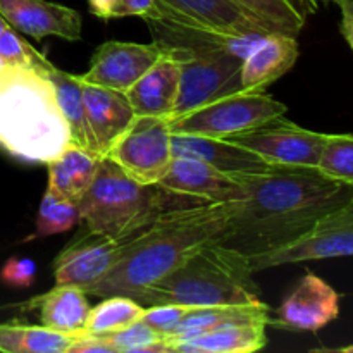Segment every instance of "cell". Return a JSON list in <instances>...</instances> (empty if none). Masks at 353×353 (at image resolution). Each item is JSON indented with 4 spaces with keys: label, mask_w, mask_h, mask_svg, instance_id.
Returning <instances> with one entry per match:
<instances>
[{
    "label": "cell",
    "mask_w": 353,
    "mask_h": 353,
    "mask_svg": "<svg viewBox=\"0 0 353 353\" xmlns=\"http://www.w3.org/2000/svg\"><path fill=\"white\" fill-rule=\"evenodd\" d=\"M245 196L230 219L226 243L252 255L292 243L353 196V186L317 168H279L234 176Z\"/></svg>",
    "instance_id": "cell-1"
},
{
    "label": "cell",
    "mask_w": 353,
    "mask_h": 353,
    "mask_svg": "<svg viewBox=\"0 0 353 353\" xmlns=\"http://www.w3.org/2000/svg\"><path fill=\"white\" fill-rule=\"evenodd\" d=\"M236 207L238 202L196 203L161 214L145 230L124 241L119 262L88 296L121 295L140 302L148 288L185 264L195 252L226 240Z\"/></svg>",
    "instance_id": "cell-2"
},
{
    "label": "cell",
    "mask_w": 353,
    "mask_h": 353,
    "mask_svg": "<svg viewBox=\"0 0 353 353\" xmlns=\"http://www.w3.org/2000/svg\"><path fill=\"white\" fill-rule=\"evenodd\" d=\"M38 68L0 62V148L26 162L48 164L71 141L54 88Z\"/></svg>",
    "instance_id": "cell-3"
},
{
    "label": "cell",
    "mask_w": 353,
    "mask_h": 353,
    "mask_svg": "<svg viewBox=\"0 0 353 353\" xmlns=\"http://www.w3.org/2000/svg\"><path fill=\"white\" fill-rule=\"evenodd\" d=\"M250 257L226 241H214L185 264L148 288L140 299L143 307L179 303L186 307L245 305L261 300Z\"/></svg>",
    "instance_id": "cell-4"
},
{
    "label": "cell",
    "mask_w": 353,
    "mask_h": 353,
    "mask_svg": "<svg viewBox=\"0 0 353 353\" xmlns=\"http://www.w3.org/2000/svg\"><path fill=\"white\" fill-rule=\"evenodd\" d=\"M196 203L159 185H143L109 157H102L95 179L78 202V209L81 223L88 230L123 243L161 214Z\"/></svg>",
    "instance_id": "cell-5"
},
{
    "label": "cell",
    "mask_w": 353,
    "mask_h": 353,
    "mask_svg": "<svg viewBox=\"0 0 353 353\" xmlns=\"http://www.w3.org/2000/svg\"><path fill=\"white\" fill-rule=\"evenodd\" d=\"M288 107L264 92H234L212 100L183 116L169 119L172 133L221 138L247 133L274 117L286 116Z\"/></svg>",
    "instance_id": "cell-6"
},
{
    "label": "cell",
    "mask_w": 353,
    "mask_h": 353,
    "mask_svg": "<svg viewBox=\"0 0 353 353\" xmlns=\"http://www.w3.org/2000/svg\"><path fill=\"white\" fill-rule=\"evenodd\" d=\"M179 62V92L169 119L195 110L212 100L241 92V59L223 52L172 50Z\"/></svg>",
    "instance_id": "cell-7"
},
{
    "label": "cell",
    "mask_w": 353,
    "mask_h": 353,
    "mask_svg": "<svg viewBox=\"0 0 353 353\" xmlns=\"http://www.w3.org/2000/svg\"><path fill=\"white\" fill-rule=\"evenodd\" d=\"M172 131L165 117L134 116L105 157L143 185H157L172 162Z\"/></svg>",
    "instance_id": "cell-8"
},
{
    "label": "cell",
    "mask_w": 353,
    "mask_h": 353,
    "mask_svg": "<svg viewBox=\"0 0 353 353\" xmlns=\"http://www.w3.org/2000/svg\"><path fill=\"white\" fill-rule=\"evenodd\" d=\"M340 257H353V196L321 217L307 233L292 243L252 255L250 262L252 269L259 272L278 265Z\"/></svg>",
    "instance_id": "cell-9"
},
{
    "label": "cell",
    "mask_w": 353,
    "mask_h": 353,
    "mask_svg": "<svg viewBox=\"0 0 353 353\" xmlns=\"http://www.w3.org/2000/svg\"><path fill=\"white\" fill-rule=\"evenodd\" d=\"M154 41L172 50L223 52L243 61L264 34H240L217 30L185 16L176 9L155 0V6L143 17Z\"/></svg>",
    "instance_id": "cell-10"
},
{
    "label": "cell",
    "mask_w": 353,
    "mask_h": 353,
    "mask_svg": "<svg viewBox=\"0 0 353 353\" xmlns=\"http://www.w3.org/2000/svg\"><path fill=\"white\" fill-rule=\"evenodd\" d=\"M327 133L307 130L285 116L274 117L230 141L279 168H317Z\"/></svg>",
    "instance_id": "cell-11"
},
{
    "label": "cell",
    "mask_w": 353,
    "mask_h": 353,
    "mask_svg": "<svg viewBox=\"0 0 353 353\" xmlns=\"http://www.w3.org/2000/svg\"><path fill=\"white\" fill-rule=\"evenodd\" d=\"M124 241L110 240L103 234L88 230L81 223V230L62 248L54 261V278L57 285H72L92 292L119 262Z\"/></svg>",
    "instance_id": "cell-12"
},
{
    "label": "cell",
    "mask_w": 353,
    "mask_h": 353,
    "mask_svg": "<svg viewBox=\"0 0 353 353\" xmlns=\"http://www.w3.org/2000/svg\"><path fill=\"white\" fill-rule=\"evenodd\" d=\"M165 48L157 41H105L93 54L90 68L79 76L83 83L126 93L159 59Z\"/></svg>",
    "instance_id": "cell-13"
},
{
    "label": "cell",
    "mask_w": 353,
    "mask_h": 353,
    "mask_svg": "<svg viewBox=\"0 0 353 353\" xmlns=\"http://www.w3.org/2000/svg\"><path fill=\"white\" fill-rule=\"evenodd\" d=\"M340 316V295L314 272H307L276 310L271 324L288 331L316 333Z\"/></svg>",
    "instance_id": "cell-14"
},
{
    "label": "cell",
    "mask_w": 353,
    "mask_h": 353,
    "mask_svg": "<svg viewBox=\"0 0 353 353\" xmlns=\"http://www.w3.org/2000/svg\"><path fill=\"white\" fill-rule=\"evenodd\" d=\"M157 185L199 203H230L245 196L243 185L234 176L193 157H172Z\"/></svg>",
    "instance_id": "cell-15"
},
{
    "label": "cell",
    "mask_w": 353,
    "mask_h": 353,
    "mask_svg": "<svg viewBox=\"0 0 353 353\" xmlns=\"http://www.w3.org/2000/svg\"><path fill=\"white\" fill-rule=\"evenodd\" d=\"M0 14L10 28L43 40L47 37L65 41L83 38V19L78 10L47 0H0Z\"/></svg>",
    "instance_id": "cell-16"
},
{
    "label": "cell",
    "mask_w": 353,
    "mask_h": 353,
    "mask_svg": "<svg viewBox=\"0 0 353 353\" xmlns=\"http://www.w3.org/2000/svg\"><path fill=\"white\" fill-rule=\"evenodd\" d=\"M90 150L105 157L114 141L134 119L126 93L105 86L83 83Z\"/></svg>",
    "instance_id": "cell-17"
},
{
    "label": "cell",
    "mask_w": 353,
    "mask_h": 353,
    "mask_svg": "<svg viewBox=\"0 0 353 353\" xmlns=\"http://www.w3.org/2000/svg\"><path fill=\"white\" fill-rule=\"evenodd\" d=\"M299 55L300 45L296 37L279 31L264 34L241 61V90L264 92L269 85L292 71Z\"/></svg>",
    "instance_id": "cell-18"
},
{
    "label": "cell",
    "mask_w": 353,
    "mask_h": 353,
    "mask_svg": "<svg viewBox=\"0 0 353 353\" xmlns=\"http://www.w3.org/2000/svg\"><path fill=\"white\" fill-rule=\"evenodd\" d=\"M171 143L172 157L200 159L230 176L252 174V172H261L274 168L262 157H259L257 154L230 140L172 133Z\"/></svg>",
    "instance_id": "cell-19"
},
{
    "label": "cell",
    "mask_w": 353,
    "mask_h": 353,
    "mask_svg": "<svg viewBox=\"0 0 353 353\" xmlns=\"http://www.w3.org/2000/svg\"><path fill=\"white\" fill-rule=\"evenodd\" d=\"M179 76L181 71L178 59L165 48L162 57L126 92L134 116L168 119L178 100Z\"/></svg>",
    "instance_id": "cell-20"
},
{
    "label": "cell",
    "mask_w": 353,
    "mask_h": 353,
    "mask_svg": "<svg viewBox=\"0 0 353 353\" xmlns=\"http://www.w3.org/2000/svg\"><path fill=\"white\" fill-rule=\"evenodd\" d=\"M171 9L217 30L240 34H268L276 31L238 0H159Z\"/></svg>",
    "instance_id": "cell-21"
},
{
    "label": "cell",
    "mask_w": 353,
    "mask_h": 353,
    "mask_svg": "<svg viewBox=\"0 0 353 353\" xmlns=\"http://www.w3.org/2000/svg\"><path fill=\"white\" fill-rule=\"evenodd\" d=\"M268 324L241 323L169 341L172 353H254L268 345Z\"/></svg>",
    "instance_id": "cell-22"
},
{
    "label": "cell",
    "mask_w": 353,
    "mask_h": 353,
    "mask_svg": "<svg viewBox=\"0 0 353 353\" xmlns=\"http://www.w3.org/2000/svg\"><path fill=\"white\" fill-rule=\"evenodd\" d=\"M102 155L69 141L64 150L52 159L48 168V188L71 202L85 196L99 171Z\"/></svg>",
    "instance_id": "cell-23"
},
{
    "label": "cell",
    "mask_w": 353,
    "mask_h": 353,
    "mask_svg": "<svg viewBox=\"0 0 353 353\" xmlns=\"http://www.w3.org/2000/svg\"><path fill=\"white\" fill-rule=\"evenodd\" d=\"M31 307H37L45 327L64 334H85L90 316L88 293L72 285H55L50 292L37 296Z\"/></svg>",
    "instance_id": "cell-24"
},
{
    "label": "cell",
    "mask_w": 353,
    "mask_h": 353,
    "mask_svg": "<svg viewBox=\"0 0 353 353\" xmlns=\"http://www.w3.org/2000/svg\"><path fill=\"white\" fill-rule=\"evenodd\" d=\"M241 323H264L271 326L272 310L264 302L245 303V305H214L192 307L190 312L179 321L178 326L165 336L168 341L188 338L217 327Z\"/></svg>",
    "instance_id": "cell-25"
},
{
    "label": "cell",
    "mask_w": 353,
    "mask_h": 353,
    "mask_svg": "<svg viewBox=\"0 0 353 353\" xmlns=\"http://www.w3.org/2000/svg\"><path fill=\"white\" fill-rule=\"evenodd\" d=\"M41 69H43V74L47 76L48 81L52 83L59 110H61L62 117H64L65 124L69 128L71 141L79 145V147L90 148L83 81L79 79V76L69 74V72L55 68L48 59H45Z\"/></svg>",
    "instance_id": "cell-26"
},
{
    "label": "cell",
    "mask_w": 353,
    "mask_h": 353,
    "mask_svg": "<svg viewBox=\"0 0 353 353\" xmlns=\"http://www.w3.org/2000/svg\"><path fill=\"white\" fill-rule=\"evenodd\" d=\"M78 338L57 333L43 324L33 326L19 321L0 324V352L3 353H68Z\"/></svg>",
    "instance_id": "cell-27"
},
{
    "label": "cell",
    "mask_w": 353,
    "mask_h": 353,
    "mask_svg": "<svg viewBox=\"0 0 353 353\" xmlns=\"http://www.w3.org/2000/svg\"><path fill=\"white\" fill-rule=\"evenodd\" d=\"M145 307L137 300L121 295L105 296L99 305L90 309L85 334L107 336L140 321Z\"/></svg>",
    "instance_id": "cell-28"
},
{
    "label": "cell",
    "mask_w": 353,
    "mask_h": 353,
    "mask_svg": "<svg viewBox=\"0 0 353 353\" xmlns=\"http://www.w3.org/2000/svg\"><path fill=\"white\" fill-rule=\"evenodd\" d=\"M78 224H81L78 203L71 202L47 186V192L41 196L40 207H38L34 233L26 240H38V238L65 233Z\"/></svg>",
    "instance_id": "cell-29"
},
{
    "label": "cell",
    "mask_w": 353,
    "mask_h": 353,
    "mask_svg": "<svg viewBox=\"0 0 353 353\" xmlns=\"http://www.w3.org/2000/svg\"><path fill=\"white\" fill-rule=\"evenodd\" d=\"M317 169L334 181L353 186V133H327Z\"/></svg>",
    "instance_id": "cell-30"
},
{
    "label": "cell",
    "mask_w": 353,
    "mask_h": 353,
    "mask_svg": "<svg viewBox=\"0 0 353 353\" xmlns=\"http://www.w3.org/2000/svg\"><path fill=\"white\" fill-rule=\"evenodd\" d=\"M107 340L116 353H172L171 343L164 334L141 319L117 333L107 334Z\"/></svg>",
    "instance_id": "cell-31"
},
{
    "label": "cell",
    "mask_w": 353,
    "mask_h": 353,
    "mask_svg": "<svg viewBox=\"0 0 353 353\" xmlns=\"http://www.w3.org/2000/svg\"><path fill=\"white\" fill-rule=\"evenodd\" d=\"M261 19L271 24L276 31L299 37L307 19L288 0H238Z\"/></svg>",
    "instance_id": "cell-32"
},
{
    "label": "cell",
    "mask_w": 353,
    "mask_h": 353,
    "mask_svg": "<svg viewBox=\"0 0 353 353\" xmlns=\"http://www.w3.org/2000/svg\"><path fill=\"white\" fill-rule=\"evenodd\" d=\"M43 55L24 41L14 28H7L0 34V62L21 68H38Z\"/></svg>",
    "instance_id": "cell-33"
},
{
    "label": "cell",
    "mask_w": 353,
    "mask_h": 353,
    "mask_svg": "<svg viewBox=\"0 0 353 353\" xmlns=\"http://www.w3.org/2000/svg\"><path fill=\"white\" fill-rule=\"evenodd\" d=\"M155 6V0H88L90 12L100 19L138 16L145 17Z\"/></svg>",
    "instance_id": "cell-34"
},
{
    "label": "cell",
    "mask_w": 353,
    "mask_h": 353,
    "mask_svg": "<svg viewBox=\"0 0 353 353\" xmlns=\"http://www.w3.org/2000/svg\"><path fill=\"white\" fill-rule=\"evenodd\" d=\"M192 307L179 305V303H159V305L145 307L140 319L154 327L161 334L168 336L172 330L179 324V321L190 312Z\"/></svg>",
    "instance_id": "cell-35"
},
{
    "label": "cell",
    "mask_w": 353,
    "mask_h": 353,
    "mask_svg": "<svg viewBox=\"0 0 353 353\" xmlns=\"http://www.w3.org/2000/svg\"><path fill=\"white\" fill-rule=\"evenodd\" d=\"M37 278V262L30 257H10L0 271V279L10 288H30Z\"/></svg>",
    "instance_id": "cell-36"
},
{
    "label": "cell",
    "mask_w": 353,
    "mask_h": 353,
    "mask_svg": "<svg viewBox=\"0 0 353 353\" xmlns=\"http://www.w3.org/2000/svg\"><path fill=\"white\" fill-rule=\"evenodd\" d=\"M68 353H116L107 336H93L81 334L74 343L69 347Z\"/></svg>",
    "instance_id": "cell-37"
},
{
    "label": "cell",
    "mask_w": 353,
    "mask_h": 353,
    "mask_svg": "<svg viewBox=\"0 0 353 353\" xmlns=\"http://www.w3.org/2000/svg\"><path fill=\"white\" fill-rule=\"evenodd\" d=\"M340 9V33L353 50V0H326Z\"/></svg>",
    "instance_id": "cell-38"
},
{
    "label": "cell",
    "mask_w": 353,
    "mask_h": 353,
    "mask_svg": "<svg viewBox=\"0 0 353 353\" xmlns=\"http://www.w3.org/2000/svg\"><path fill=\"white\" fill-rule=\"evenodd\" d=\"M290 3H292L293 7H295L296 10H299L300 14H302L305 19H309L310 16H314V14L317 12V6L312 2V0H288Z\"/></svg>",
    "instance_id": "cell-39"
},
{
    "label": "cell",
    "mask_w": 353,
    "mask_h": 353,
    "mask_svg": "<svg viewBox=\"0 0 353 353\" xmlns=\"http://www.w3.org/2000/svg\"><path fill=\"white\" fill-rule=\"evenodd\" d=\"M314 352H340V353H353V343L345 345V347L338 348H316Z\"/></svg>",
    "instance_id": "cell-40"
},
{
    "label": "cell",
    "mask_w": 353,
    "mask_h": 353,
    "mask_svg": "<svg viewBox=\"0 0 353 353\" xmlns=\"http://www.w3.org/2000/svg\"><path fill=\"white\" fill-rule=\"evenodd\" d=\"M7 28H9V23H7V21L3 19V16H2V14H0V34H2L3 31L7 30Z\"/></svg>",
    "instance_id": "cell-41"
},
{
    "label": "cell",
    "mask_w": 353,
    "mask_h": 353,
    "mask_svg": "<svg viewBox=\"0 0 353 353\" xmlns=\"http://www.w3.org/2000/svg\"><path fill=\"white\" fill-rule=\"evenodd\" d=\"M312 2L316 3V6H317V9H321V7H323V6H327V3H326V0H312Z\"/></svg>",
    "instance_id": "cell-42"
}]
</instances>
